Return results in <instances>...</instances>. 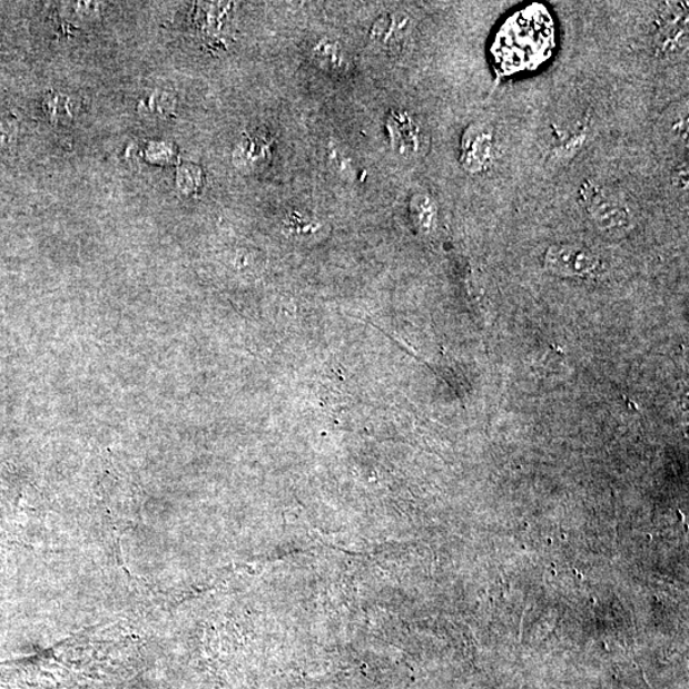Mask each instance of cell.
I'll use <instances>...</instances> for the list:
<instances>
[{
    "label": "cell",
    "instance_id": "5",
    "mask_svg": "<svg viewBox=\"0 0 689 689\" xmlns=\"http://www.w3.org/2000/svg\"><path fill=\"white\" fill-rule=\"evenodd\" d=\"M413 20L407 13L396 12L382 17L372 29V40L387 50L403 48L413 32Z\"/></svg>",
    "mask_w": 689,
    "mask_h": 689
},
{
    "label": "cell",
    "instance_id": "7",
    "mask_svg": "<svg viewBox=\"0 0 689 689\" xmlns=\"http://www.w3.org/2000/svg\"><path fill=\"white\" fill-rule=\"evenodd\" d=\"M313 56L316 57L319 65L331 72H343L348 67L344 49L334 41H319L316 48L313 49Z\"/></svg>",
    "mask_w": 689,
    "mask_h": 689
},
{
    "label": "cell",
    "instance_id": "8",
    "mask_svg": "<svg viewBox=\"0 0 689 689\" xmlns=\"http://www.w3.org/2000/svg\"><path fill=\"white\" fill-rule=\"evenodd\" d=\"M412 215L417 228L430 233L437 223L439 208L430 195L417 194L412 198Z\"/></svg>",
    "mask_w": 689,
    "mask_h": 689
},
{
    "label": "cell",
    "instance_id": "6",
    "mask_svg": "<svg viewBox=\"0 0 689 689\" xmlns=\"http://www.w3.org/2000/svg\"><path fill=\"white\" fill-rule=\"evenodd\" d=\"M390 132L395 150L403 156H415L422 148L421 127L407 115V112H396L390 119Z\"/></svg>",
    "mask_w": 689,
    "mask_h": 689
},
{
    "label": "cell",
    "instance_id": "2",
    "mask_svg": "<svg viewBox=\"0 0 689 689\" xmlns=\"http://www.w3.org/2000/svg\"><path fill=\"white\" fill-rule=\"evenodd\" d=\"M657 47L665 57H673L688 47V3L670 2L658 20Z\"/></svg>",
    "mask_w": 689,
    "mask_h": 689
},
{
    "label": "cell",
    "instance_id": "1",
    "mask_svg": "<svg viewBox=\"0 0 689 689\" xmlns=\"http://www.w3.org/2000/svg\"><path fill=\"white\" fill-rule=\"evenodd\" d=\"M580 200L592 223L610 237H622L631 228L630 208L600 183H583Z\"/></svg>",
    "mask_w": 689,
    "mask_h": 689
},
{
    "label": "cell",
    "instance_id": "9",
    "mask_svg": "<svg viewBox=\"0 0 689 689\" xmlns=\"http://www.w3.org/2000/svg\"><path fill=\"white\" fill-rule=\"evenodd\" d=\"M588 135L585 130H581L579 134H574L572 137L567 139L561 146H558L553 152V160L565 161L571 160L575 154L581 150L583 144L587 142Z\"/></svg>",
    "mask_w": 689,
    "mask_h": 689
},
{
    "label": "cell",
    "instance_id": "4",
    "mask_svg": "<svg viewBox=\"0 0 689 689\" xmlns=\"http://www.w3.org/2000/svg\"><path fill=\"white\" fill-rule=\"evenodd\" d=\"M545 266L560 276H585L599 266L596 253L575 246H554L548 249Z\"/></svg>",
    "mask_w": 689,
    "mask_h": 689
},
{
    "label": "cell",
    "instance_id": "3",
    "mask_svg": "<svg viewBox=\"0 0 689 689\" xmlns=\"http://www.w3.org/2000/svg\"><path fill=\"white\" fill-rule=\"evenodd\" d=\"M494 157V132L490 125L469 126L462 136L461 163L470 174H482L491 168Z\"/></svg>",
    "mask_w": 689,
    "mask_h": 689
},
{
    "label": "cell",
    "instance_id": "10",
    "mask_svg": "<svg viewBox=\"0 0 689 689\" xmlns=\"http://www.w3.org/2000/svg\"><path fill=\"white\" fill-rule=\"evenodd\" d=\"M669 130L671 136L678 139H687L688 134V115L687 109L677 112L673 120L670 121Z\"/></svg>",
    "mask_w": 689,
    "mask_h": 689
}]
</instances>
